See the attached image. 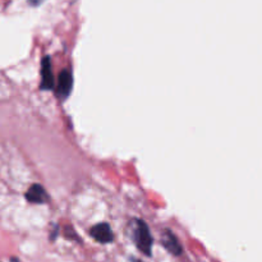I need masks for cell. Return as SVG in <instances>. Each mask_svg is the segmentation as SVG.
<instances>
[{
  "instance_id": "1",
  "label": "cell",
  "mask_w": 262,
  "mask_h": 262,
  "mask_svg": "<svg viewBox=\"0 0 262 262\" xmlns=\"http://www.w3.org/2000/svg\"><path fill=\"white\" fill-rule=\"evenodd\" d=\"M136 229H135V242L137 245L138 250L146 256H151L152 253V235H151L150 229L147 224L143 220H136Z\"/></svg>"
},
{
  "instance_id": "2",
  "label": "cell",
  "mask_w": 262,
  "mask_h": 262,
  "mask_svg": "<svg viewBox=\"0 0 262 262\" xmlns=\"http://www.w3.org/2000/svg\"><path fill=\"white\" fill-rule=\"evenodd\" d=\"M73 87V74L69 69H64L59 73L58 84H56V95L60 99H67Z\"/></svg>"
},
{
  "instance_id": "3",
  "label": "cell",
  "mask_w": 262,
  "mask_h": 262,
  "mask_svg": "<svg viewBox=\"0 0 262 262\" xmlns=\"http://www.w3.org/2000/svg\"><path fill=\"white\" fill-rule=\"evenodd\" d=\"M40 89L43 91L54 89V76L53 67H51L50 56H43L41 60V83Z\"/></svg>"
},
{
  "instance_id": "4",
  "label": "cell",
  "mask_w": 262,
  "mask_h": 262,
  "mask_svg": "<svg viewBox=\"0 0 262 262\" xmlns=\"http://www.w3.org/2000/svg\"><path fill=\"white\" fill-rule=\"evenodd\" d=\"M90 235H91L96 242L102 243V245L113 242V239H114L112 228H110V225L106 224V223H99V224L94 225V227L90 229Z\"/></svg>"
},
{
  "instance_id": "5",
  "label": "cell",
  "mask_w": 262,
  "mask_h": 262,
  "mask_svg": "<svg viewBox=\"0 0 262 262\" xmlns=\"http://www.w3.org/2000/svg\"><path fill=\"white\" fill-rule=\"evenodd\" d=\"M161 242L163 246L174 256H179L182 253V246L179 243L178 238L176 237L173 232H170L169 229H165L163 233V237H161Z\"/></svg>"
},
{
  "instance_id": "6",
  "label": "cell",
  "mask_w": 262,
  "mask_h": 262,
  "mask_svg": "<svg viewBox=\"0 0 262 262\" xmlns=\"http://www.w3.org/2000/svg\"><path fill=\"white\" fill-rule=\"evenodd\" d=\"M26 200L31 204L41 205L45 204L48 201V193H46L45 188L40 184H32L30 188L26 192Z\"/></svg>"
},
{
  "instance_id": "7",
  "label": "cell",
  "mask_w": 262,
  "mask_h": 262,
  "mask_svg": "<svg viewBox=\"0 0 262 262\" xmlns=\"http://www.w3.org/2000/svg\"><path fill=\"white\" fill-rule=\"evenodd\" d=\"M41 2H42V0H28V3H30L31 5H38Z\"/></svg>"
}]
</instances>
